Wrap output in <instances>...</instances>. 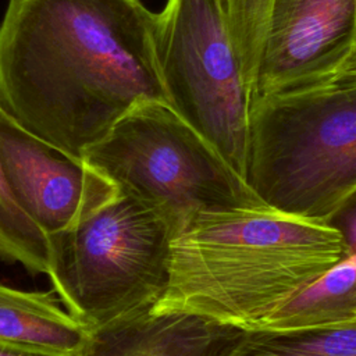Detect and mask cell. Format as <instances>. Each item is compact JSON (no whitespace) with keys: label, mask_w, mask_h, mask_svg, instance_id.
<instances>
[{"label":"cell","mask_w":356,"mask_h":356,"mask_svg":"<svg viewBox=\"0 0 356 356\" xmlns=\"http://www.w3.org/2000/svg\"><path fill=\"white\" fill-rule=\"evenodd\" d=\"M168 104L156 14L140 0H8L0 24V107L81 159L135 104Z\"/></svg>","instance_id":"1"},{"label":"cell","mask_w":356,"mask_h":356,"mask_svg":"<svg viewBox=\"0 0 356 356\" xmlns=\"http://www.w3.org/2000/svg\"><path fill=\"white\" fill-rule=\"evenodd\" d=\"M346 256L334 225L264 203L200 211L171 239L152 312L257 330Z\"/></svg>","instance_id":"2"},{"label":"cell","mask_w":356,"mask_h":356,"mask_svg":"<svg viewBox=\"0 0 356 356\" xmlns=\"http://www.w3.org/2000/svg\"><path fill=\"white\" fill-rule=\"evenodd\" d=\"M245 181L264 204L327 224L356 195V50L324 78L250 100Z\"/></svg>","instance_id":"3"},{"label":"cell","mask_w":356,"mask_h":356,"mask_svg":"<svg viewBox=\"0 0 356 356\" xmlns=\"http://www.w3.org/2000/svg\"><path fill=\"white\" fill-rule=\"evenodd\" d=\"M82 160L120 192L154 209L172 238L200 211L263 204L218 150L164 102L135 104Z\"/></svg>","instance_id":"4"},{"label":"cell","mask_w":356,"mask_h":356,"mask_svg":"<svg viewBox=\"0 0 356 356\" xmlns=\"http://www.w3.org/2000/svg\"><path fill=\"white\" fill-rule=\"evenodd\" d=\"M171 239L154 209L118 191L78 224L47 235V275L68 313L92 330L161 298Z\"/></svg>","instance_id":"5"},{"label":"cell","mask_w":356,"mask_h":356,"mask_svg":"<svg viewBox=\"0 0 356 356\" xmlns=\"http://www.w3.org/2000/svg\"><path fill=\"white\" fill-rule=\"evenodd\" d=\"M156 53L168 104L245 178L250 92L224 0H167Z\"/></svg>","instance_id":"6"},{"label":"cell","mask_w":356,"mask_h":356,"mask_svg":"<svg viewBox=\"0 0 356 356\" xmlns=\"http://www.w3.org/2000/svg\"><path fill=\"white\" fill-rule=\"evenodd\" d=\"M356 50V0H270L250 100L324 78Z\"/></svg>","instance_id":"7"},{"label":"cell","mask_w":356,"mask_h":356,"mask_svg":"<svg viewBox=\"0 0 356 356\" xmlns=\"http://www.w3.org/2000/svg\"><path fill=\"white\" fill-rule=\"evenodd\" d=\"M0 164L21 210L46 234L67 229L117 196V186L24 129L0 107Z\"/></svg>","instance_id":"8"},{"label":"cell","mask_w":356,"mask_h":356,"mask_svg":"<svg viewBox=\"0 0 356 356\" xmlns=\"http://www.w3.org/2000/svg\"><path fill=\"white\" fill-rule=\"evenodd\" d=\"M228 328L146 307L92 328L81 356H210Z\"/></svg>","instance_id":"9"},{"label":"cell","mask_w":356,"mask_h":356,"mask_svg":"<svg viewBox=\"0 0 356 356\" xmlns=\"http://www.w3.org/2000/svg\"><path fill=\"white\" fill-rule=\"evenodd\" d=\"M90 328L57 306L50 293L0 284V343L81 356Z\"/></svg>","instance_id":"10"},{"label":"cell","mask_w":356,"mask_h":356,"mask_svg":"<svg viewBox=\"0 0 356 356\" xmlns=\"http://www.w3.org/2000/svg\"><path fill=\"white\" fill-rule=\"evenodd\" d=\"M210 356H356V317L296 330L228 328Z\"/></svg>","instance_id":"11"},{"label":"cell","mask_w":356,"mask_h":356,"mask_svg":"<svg viewBox=\"0 0 356 356\" xmlns=\"http://www.w3.org/2000/svg\"><path fill=\"white\" fill-rule=\"evenodd\" d=\"M356 317V253L346 256L257 330L332 325Z\"/></svg>","instance_id":"12"},{"label":"cell","mask_w":356,"mask_h":356,"mask_svg":"<svg viewBox=\"0 0 356 356\" xmlns=\"http://www.w3.org/2000/svg\"><path fill=\"white\" fill-rule=\"evenodd\" d=\"M0 257L31 273L49 270L47 235L17 204L0 164Z\"/></svg>","instance_id":"13"},{"label":"cell","mask_w":356,"mask_h":356,"mask_svg":"<svg viewBox=\"0 0 356 356\" xmlns=\"http://www.w3.org/2000/svg\"><path fill=\"white\" fill-rule=\"evenodd\" d=\"M268 3L270 0H227L225 6L231 36L249 92L252 90L256 75Z\"/></svg>","instance_id":"14"},{"label":"cell","mask_w":356,"mask_h":356,"mask_svg":"<svg viewBox=\"0 0 356 356\" xmlns=\"http://www.w3.org/2000/svg\"><path fill=\"white\" fill-rule=\"evenodd\" d=\"M330 224L341 232L348 256L356 253V195L346 203V206L335 216Z\"/></svg>","instance_id":"15"},{"label":"cell","mask_w":356,"mask_h":356,"mask_svg":"<svg viewBox=\"0 0 356 356\" xmlns=\"http://www.w3.org/2000/svg\"><path fill=\"white\" fill-rule=\"evenodd\" d=\"M0 356H70L54 352H47L42 349L11 345V343H0Z\"/></svg>","instance_id":"16"},{"label":"cell","mask_w":356,"mask_h":356,"mask_svg":"<svg viewBox=\"0 0 356 356\" xmlns=\"http://www.w3.org/2000/svg\"><path fill=\"white\" fill-rule=\"evenodd\" d=\"M224 4H227V0H224Z\"/></svg>","instance_id":"17"}]
</instances>
